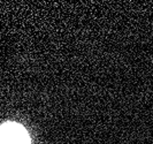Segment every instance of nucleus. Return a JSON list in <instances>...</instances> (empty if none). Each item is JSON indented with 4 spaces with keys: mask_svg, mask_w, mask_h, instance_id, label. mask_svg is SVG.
I'll return each instance as SVG.
<instances>
[{
    "mask_svg": "<svg viewBox=\"0 0 153 144\" xmlns=\"http://www.w3.org/2000/svg\"><path fill=\"white\" fill-rule=\"evenodd\" d=\"M0 144H30L27 131L16 123L0 126Z\"/></svg>",
    "mask_w": 153,
    "mask_h": 144,
    "instance_id": "f257e3e1",
    "label": "nucleus"
}]
</instances>
